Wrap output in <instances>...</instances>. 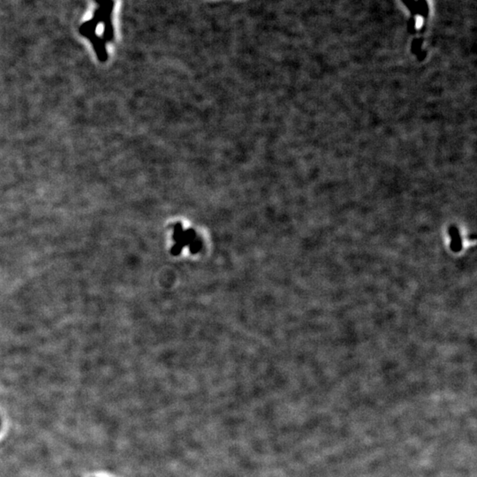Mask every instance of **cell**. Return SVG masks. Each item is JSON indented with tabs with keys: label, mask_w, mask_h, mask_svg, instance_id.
<instances>
[{
	"label": "cell",
	"mask_w": 477,
	"mask_h": 477,
	"mask_svg": "<svg viewBox=\"0 0 477 477\" xmlns=\"http://www.w3.org/2000/svg\"><path fill=\"white\" fill-rule=\"evenodd\" d=\"M98 5V8L94 12L91 20L87 21L80 27L79 31L83 37L89 39L90 43L96 41L98 36L96 30L99 23H104V41L112 42L114 38V30L112 25V12L114 8L113 0H94Z\"/></svg>",
	"instance_id": "obj_1"
}]
</instances>
